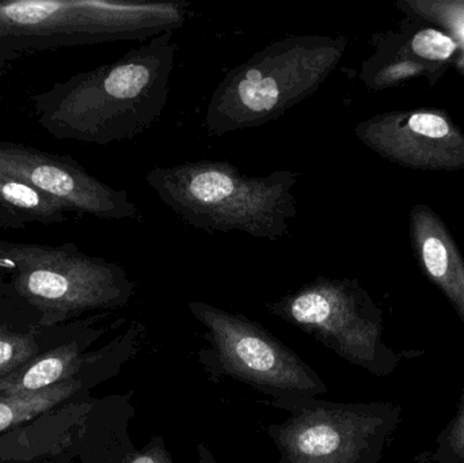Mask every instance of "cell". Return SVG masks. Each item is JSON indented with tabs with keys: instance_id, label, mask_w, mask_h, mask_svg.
Wrapping results in <instances>:
<instances>
[{
	"instance_id": "cell-1",
	"label": "cell",
	"mask_w": 464,
	"mask_h": 463,
	"mask_svg": "<svg viewBox=\"0 0 464 463\" xmlns=\"http://www.w3.org/2000/svg\"><path fill=\"white\" fill-rule=\"evenodd\" d=\"M176 32L160 33L111 64L76 73L33 95V114L59 140H130L160 120L176 64Z\"/></svg>"
},
{
	"instance_id": "cell-2",
	"label": "cell",
	"mask_w": 464,
	"mask_h": 463,
	"mask_svg": "<svg viewBox=\"0 0 464 463\" xmlns=\"http://www.w3.org/2000/svg\"><path fill=\"white\" fill-rule=\"evenodd\" d=\"M299 177L292 170L250 177L225 160H196L154 166L146 181L192 227L277 241L297 217L292 190Z\"/></svg>"
},
{
	"instance_id": "cell-3",
	"label": "cell",
	"mask_w": 464,
	"mask_h": 463,
	"mask_svg": "<svg viewBox=\"0 0 464 463\" xmlns=\"http://www.w3.org/2000/svg\"><path fill=\"white\" fill-rule=\"evenodd\" d=\"M343 37L291 35L231 68L211 95L206 127L223 136L258 128L318 92L340 64Z\"/></svg>"
},
{
	"instance_id": "cell-4",
	"label": "cell",
	"mask_w": 464,
	"mask_h": 463,
	"mask_svg": "<svg viewBox=\"0 0 464 463\" xmlns=\"http://www.w3.org/2000/svg\"><path fill=\"white\" fill-rule=\"evenodd\" d=\"M0 261L13 268L16 293L43 313L45 323L90 310L117 309L135 295L136 283L125 268L73 244L0 241Z\"/></svg>"
},
{
	"instance_id": "cell-5",
	"label": "cell",
	"mask_w": 464,
	"mask_h": 463,
	"mask_svg": "<svg viewBox=\"0 0 464 463\" xmlns=\"http://www.w3.org/2000/svg\"><path fill=\"white\" fill-rule=\"evenodd\" d=\"M272 405L288 413L265 427L278 463H378L402 413L392 402L343 404L316 397L273 400Z\"/></svg>"
},
{
	"instance_id": "cell-6",
	"label": "cell",
	"mask_w": 464,
	"mask_h": 463,
	"mask_svg": "<svg viewBox=\"0 0 464 463\" xmlns=\"http://www.w3.org/2000/svg\"><path fill=\"white\" fill-rule=\"evenodd\" d=\"M188 307L206 331L207 347L198 359L209 380L231 378L272 401L327 393L318 372L264 326L206 302L193 301Z\"/></svg>"
},
{
	"instance_id": "cell-7",
	"label": "cell",
	"mask_w": 464,
	"mask_h": 463,
	"mask_svg": "<svg viewBox=\"0 0 464 463\" xmlns=\"http://www.w3.org/2000/svg\"><path fill=\"white\" fill-rule=\"evenodd\" d=\"M266 309L376 377L392 374L402 361L383 342L381 310L354 280L319 276Z\"/></svg>"
},
{
	"instance_id": "cell-8",
	"label": "cell",
	"mask_w": 464,
	"mask_h": 463,
	"mask_svg": "<svg viewBox=\"0 0 464 463\" xmlns=\"http://www.w3.org/2000/svg\"><path fill=\"white\" fill-rule=\"evenodd\" d=\"M185 0H16L0 2V40L75 37L82 43L149 41L177 32L189 16Z\"/></svg>"
},
{
	"instance_id": "cell-9",
	"label": "cell",
	"mask_w": 464,
	"mask_h": 463,
	"mask_svg": "<svg viewBox=\"0 0 464 463\" xmlns=\"http://www.w3.org/2000/svg\"><path fill=\"white\" fill-rule=\"evenodd\" d=\"M0 174L57 198L73 214L103 220L136 219L139 209L125 190L114 189L70 157L0 140Z\"/></svg>"
},
{
	"instance_id": "cell-10",
	"label": "cell",
	"mask_w": 464,
	"mask_h": 463,
	"mask_svg": "<svg viewBox=\"0 0 464 463\" xmlns=\"http://www.w3.org/2000/svg\"><path fill=\"white\" fill-rule=\"evenodd\" d=\"M362 143L402 165L427 169L464 168V138L438 113H390L356 128Z\"/></svg>"
},
{
	"instance_id": "cell-11",
	"label": "cell",
	"mask_w": 464,
	"mask_h": 463,
	"mask_svg": "<svg viewBox=\"0 0 464 463\" xmlns=\"http://www.w3.org/2000/svg\"><path fill=\"white\" fill-rule=\"evenodd\" d=\"M413 236L425 274L446 294L464 323V261L451 236L425 208L414 209Z\"/></svg>"
},
{
	"instance_id": "cell-12",
	"label": "cell",
	"mask_w": 464,
	"mask_h": 463,
	"mask_svg": "<svg viewBox=\"0 0 464 463\" xmlns=\"http://www.w3.org/2000/svg\"><path fill=\"white\" fill-rule=\"evenodd\" d=\"M86 362L78 342L60 345L44 355L35 356L21 369L2 378L0 399L38 393L75 380Z\"/></svg>"
},
{
	"instance_id": "cell-13",
	"label": "cell",
	"mask_w": 464,
	"mask_h": 463,
	"mask_svg": "<svg viewBox=\"0 0 464 463\" xmlns=\"http://www.w3.org/2000/svg\"><path fill=\"white\" fill-rule=\"evenodd\" d=\"M73 214L57 198L30 187L26 182L0 174V226L21 228L30 223L54 225Z\"/></svg>"
},
{
	"instance_id": "cell-14",
	"label": "cell",
	"mask_w": 464,
	"mask_h": 463,
	"mask_svg": "<svg viewBox=\"0 0 464 463\" xmlns=\"http://www.w3.org/2000/svg\"><path fill=\"white\" fill-rule=\"evenodd\" d=\"M81 389L82 382L75 378L38 393L0 399V432L48 412Z\"/></svg>"
},
{
	"instance_id": "cell-15",
	"label": "cell",
	"mask_w": 464,
	"mask_h": 463,
	"mask_svg": "<svg viewBox=\"0 0 464 463\" xmlns=\"http://www.w3.org/2000/svg\"><path fill=\"white\" fill-rule=\"evenodd\" d=\"M35 356H38V347L32 334L0 328V380L21 369Z\"/></svg>"
},
{
	"instance_id": "cell-16",
	"label": "cell",
	"mask_w": 464,
	"mask_h": 463,
	"mask_svg": "<svg viewBox=\"0 0 464 463\" xmlns=\"http://www.w3.org/2000/svg\"><path fill=\"white\" fill-rule=\"evenodd\" d=\"M432 463H464V391L451 423L439 435Z\"/></svg>"
},
{
	"instance_id": "cell-17",
	"label": "cell",
	"mask_w": 464,
	"mask_h": 463,
	"mask_svg": "<svg viewBox=\"0 0 464 463\" xmlns=\"http://www.w3.org/2000/svg\"><path fill=\"white\" fill-rule=\"evenodd\" d=\"M411 49L417 56L424 59L447 60L457 49V43L443 33L427 29L414 35Z\"/></svg>"
},
{
	"instance_id": "cell-18",
	"label": "cell",
	"mask_w": 464,
	"mask_h": 463,
	"mask_svg": "<svg viewBox=\"0 0 464 463\" xmlns=\"http://www.w3.org/2000/svg\"><path fill=\"white\" fill-rule=\"evenodd\" d=\"M120 463H173L162 437H154L141 450H133Z\"/></svg>"
},
{
	"instance_id": "cell-19",
	"label": "cell",
	"mask_w": 464,
	"mask_h": 463,
	"mask_svg": "<svg viewBox=\"0 0 464 463\" xmlns=\"http://www.w3.org/2000/svg\"><path fill=\"white\" fill-rule=\"evenodd\" d=\"M196 453H198V463H219L215 458L214 453L204 443H198L196 446Z\"/></svg>"
}]
</instances>
